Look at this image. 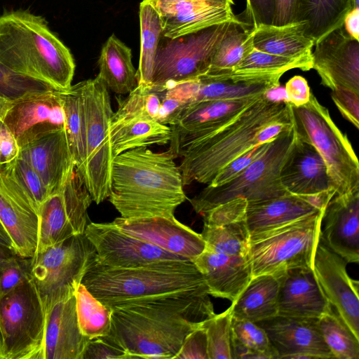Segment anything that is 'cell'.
Returning <instances> with one entry per match:
<instances>
[{
    "label": "cell",
    "mask_w": 359,
    "mask_h": 359,
    "mask_svg": "<svg viewBox=\"0 0 359 359\" xmlns=\"http://www.w3.org/2000/svg\"><path fill=\"white\" fill-rule=\"evenodd\" d=\"M257 323L266 331L276 359L334 358L323 338L318 318L277 315Z\"/></svg>",
    "instance_id": "obj_21"
},
{
    "label": "cell",
    "mask_w": 359,
    "mask_h": 359,
    "mask_svg": "<svg viewBox=\"0 0 359 359\" xmlns=\"http://www.w3.org/2000/svg\"><path fill=\"white\" fill-rule=\"evenodd\" d=\"M187 104H188L180 100L165 95L163 91L156 121L163 125L172 126Z\"/></svg>",
    "instance_id": "obj_57"
},
{
    "label": "cell",
    "mask_w": 359,
    "mask_h": 359,
    "mask_svg": "<svg viewBox=\"0 0 359 359\" xmlns=\"http://www.w3.org/2000/svg\"><path fill=\"white\" fill-rule=\"evenodd\" d=\"M165 1H218V2H224L231 4V6L234 4L233 0H165Z\"/></svg>",
    "instance_id": "obj_63"
},
{
    "label": "cell",
    "mask_w": 359,
    "mask_h": 359,
    "mask_svg": "<svg viewBox=\"0 0 359 359\" xmlns=\"http://www.w3.org/2000/svg\"><path fill=\"white\" fill-rule=\"evenodd\" d=\"M92 202L75 165L62 187L49 196L39 208L35 254L69 238L84 234L88 224V209Z\"/></svg>",
    "instance_id": "obj_13"
},
{
    "label": "cell",
    "mask_w": 359,
    "mask_h": 359,
    "mask_svg": "<svg viewBox=\"0 0 359 359\" xmlns=\"http://www.w3.org/2000/svg\"><path fill=\"white\" fill-rule=\"evenodd\" d=\"M61 91L32 93L12 100L2 121L20 147L48 133L65 129Z\"/></svg>",
    "instance_id": "obj_15"
},
{
    "label": "cell",
    "mask_w": 359,
    "mask_h": 359,
    "mask_svg": "<svg viewBox=\"0 0 359 359\" xmlns=\"http://www.w3.org/2000/svg\"><path fill=\"white\" fill-rule=\"evenodd\" d=\"M291 104L266 93L246 107L214 134L182 149L179 168L183 184H209L226 165L251 147L262 144V130L280 121L291 120Z\"/></svg>",
    "instance_id": "obj_4"
},
{
    "label": "cell",
    "mask_w": 359,
    "mask_h": 359,
    "mask_svg": "<svg viewBox=\"0 0 359 359\" xmlns=\"http://www.w3.org/2000/svg\"><path fill=\"white\" fill-rule=\"evenodd\" d=\"M0 243L14 249L12 240L5 230L4 227L0 222ZM15 250V249H14Z\"/></svg>",
    "instance_id": "obj_61"
},
{
    "label": "cell",
    "mask_w": 359,
    "mask_h": 359,
    "mask_svg": "<svg viewBox=\"0 0 359 359\" xmlns=\"http://www.w3.org/2000/svg\"><path fill=\"white\" fill-rule=\"evenodd\" d=\"M157 11L162 34L175 38L236 18L231 5L212 1L147 0Z\"/></svg>",
    "instance_id": "obj_24"
},
{
    "label": "cell",
    "mask_w": 359,
    "mask_h": 359,
    "mask_svg": "<svg viewBox=\"0 0 359 359\" xmlns=\"http://www.w3.org/2000/svg\"><path fill=\"white\" fill-rule=\"evenodd\" d=\"M18 255L13 248H9L0 243V262Z\"/></svg>",
    "instance_id": "obj_60"
},
{
    "label": "cell",
    "mask_w": 359,
    "mask_h": 359,
    "mask_svg": "<svg viewBox=\"0 0 359 359\" xmlns=\"http://www.w3.org/2000/svg\"><path fill=\"white\" fill-rule=\"evenodd\" d=\"M355 8L359 7V0H353Z\"/></svg>",
    "instance_id": "obj_64"
},
{
    "label": "cell",
    "mask_w": 359,
    "mask_h": 359,
    "mask_svg": "<svg viewBox=\"0 0 359 359\" xmlns=\"http://www.w3.org/2000/svg\"><path fill=\"white\" fill-rule=\"evenodd\" d=\"M162 92L137 86L124 99H117L118 109L111 120L126 117L144 116L156 121Z\"/></svg>",
    "instance_id": "obj_44"
},
{
    "label": "cell",
    "mask_w": 359,
    "mask_h": 359,
    "mask_svg": "<svg viewBox=\"0 0 359 359\" xmlns=\"http://www.w3.org/2000/svg\"><path fill=\"white\" fill-rule=\"evenodd\" d=\"M84 235L95 249L96 260L110 267L134 268L166 261L189 260L130 236L111 222H90Z\"/></svg>",
    "instance_id": "obj_14"
},
{
    "label": "cell",
    "mask_w": 359,
    "mask_h": 359,
    "mask_svg": "<svg viewBox=\"0 0 359 359\" xmlns=\"http://www.w3.org/2000/svg\"><path fill=\"white\" fill-rule=\"evenodd\" d=\"M74 296L81 334L89 340L109 334L111 309L97 299L81 282L76 285Z\"/></svg>",
    "instance_id": "obj_38"
},
{
    "label": "cell",
    "mask_w": 359,
    "mask_h": 359,
    "mask_svg": "<svg viewBox=\"0 0 359 359\" xmlns=\"http://www.w3.org/2000/svg\"><path fill=\"white\" fill-rule=\"evenodd\" d=\"M81 283L109 308L165 294L209 293L202 274L190 260L166 261L134 268H114L100 264L95 257Z\"/></svg>",
    "instance_id": "obj_5"
},
{
    "label": "cell",
    "mask_w": 359,
    "mask_h": 359,
    "mask_svg": "<svg viewBox=\"0 0 359 359\" xmlns=\"http://www.w3.org/2000/svg\"><path fill=\"white\" fill-rule=\"evenodd\" d=\"M354 8L353 0H299L296 22H305V34L315 44L342 25L346 14Z\"/></svg>",
    "instance_id": "obj_35"
},
{
    "label": "cell",
    "mask_w": 359,
    "mask_h": 359,
    "mask_svg": "<svg viewBox=\"0 0 359 359\" xmlns=\"http://www.w3.org/2000/svg\"><path fill=\"white\" fill-rule=\"evenodd\" d=\"M323 338L334 358L359 359V339L331 306L318 318Z\"/></svg>",
    "instance_id": "obj_39"
},
{
    "label": "cell",
    "mask_w": 359,
    "mask_h": 359,
    "mask_svg": "<svg viewBox=\"0 0 359 359\" xmlns=\"http://www.w3.org/2000/svg\"><path fill=\"white\" fill-rule=\"evenodd\" d=\"M20 147L16 138L3 121H0V167L18 158Z\"/></svg>",
    "instance_id": "obj_55"
},
{
    "label": "cell",
    "mask_w": 359,
    "mask_h": 359,
    "mask_svg": "<svg viewBox=\"0 0 359 359\" xmlns=\"http://www.w3.org/2000/svg\"><path fill=\"white\" fill-rule=\"evenodd\" d=\"M253 47L260 51L289 58L312 60L313 41L305 34V22L284 25L252 27Z\"/></svg>",
    "instance_id": "obj_31"
},
{
    "label": "cell",
    "mask_w": 359,
    "mask_h": 359,
    "mask_svg": "<svg viewBox=\"0 0 359 359\" xmlns=\"http://www.w3.org/2000/svg\"><path fill=\"white\" fill-rule=\"evenodd\" d=\"M0 63L60 90L71 87L75 71L69 49L46 21L22 10L0 15Z\"/></svg>",
    "instance_id": "obj_3"
},
{
    "label": "cell",
    "mask_w": 359,
    "mask_h": 359,
    "mask_svg": "<svg viewBox=\"0 0 359 359\" xmlns=\"http://www.w3.org/2000/svg\"><path fill=\"white\" fill-rule=\"evenodd\" d=\"M45 319L32 278L0 297V359H42Z\"/></svg>",
    "instance_id": "obj_10"
},
{
    "label": "cell",
    "mask_w": 359,
    "mask_h": 359,
    "mask_svg": "<svg viewBox=\"0 0 359 359\" xmlns=\"http://www.w3.org/2000/svg\"><path fill=\"white\" fill-rule=\"evenodd\" d=\"M271 142L254 146L237 156L221 169L208 185H221L236 177L264 154L271 145Z\"/></svg>",
    "instance_id": "obj_50"
},
{
    "label": "cell",
    "mask_w": 359,
    "mask_h": 359,
    "mask_svg": "<svg viewBox=\"0 0 359 359\" xmlns=\"http://www.w3.org/2000/svg\"><path fill=\"white\" fill-rule=\"evenodd\" d=\"M320 238L348 263L359 262V189L335 194L327 203Z\"/></svg>",
    "instance_id": "obj_25"
},
{
    "label": "cell",
    "mask_w": 359,
    "mask_h": 359,
    "mask_svg": "<svg viewBox=\"0 0 359 359\" xmlns=\"http://www.w3.org/2000/svg\"><path fill=\"white\" fill-rule=\"evenodd\" d=\"M312 69L321 83L331 90L344 87L359 93V41L351 36L344 24L314 44Z\"/></svg>",
    "instance_id": "obj_20"
},
{
    "label": "cell",
    "mask_w": 359,
    "mask_h": 359,
    "mask_svg": "<svg viewBox=\"0 0 359 359\" xmlns=\"http://www.w3.org/2000/svg\"><path fill=\"white\" fill-rule=\"evenodd\" d=\"M18 158L36 172L50 196L62 187L76 165L65 129L44 135L21 147Z\"/></svg>",
    "instance_id": "obj_26"
},
{
    "label": "cell",
    "mask_w": 359,
    "mask_h": 359,
    "mask_svg": "<svg viewBox=\"0 0 359 359\" xmlns=\"http://www.w3.org/2000/svg\"><path fill=\"white\" fill-rule=\"evenodd\" d=\"M130 359L128 353L110 334L88 340L83 359Z\"/></svg>",
    "instance_id": "obj_51"
},
{
    "label": "cell",
    "mask_w": 359,
    "mask_h": 359,
    "mask_svg": "<svg viewBox=\"0 0 359 359\" xmlns=\"http://www.w3.org/2000/svg\"><path fill=\"white\" fill-rule=\"evenodd\" d=\"M83 114V158L77 168L93 202L109 195L112 152L109 126L114 114L108 88L97 76L81 81Z\"/></svg>",
    "instance_id": "obj_6"
},
{
    "label": "cell",
    "mask_w": 359,
    "mask_h": 359,
    "mask_svg": "<svg viewBox=\"0 0 359 359\" xmlns=\"http://www.w3.org/2000/svg\"><path fill=\"white\" fill-rule=\"evenodd\" d=\"M242 15L244 17L241 21L252 27L262 24L273 25L275 0H246L245 9Z\"/></svg>",
    "instance_id": "obj_54"
},
{
    "label": "cell",
    "mask_w": 359,
    "mask_h": 359,
    "mask_svg": "<svg viewBox=\"0 0 359 359\" xmlns=\"http://www.w3.org/2000/svg\"><path fill=\"white\" fill-rule=\"evenodd\" d=\"M331 97L341 114L359 128V93L344 87L332 90Z\"/></svg>",
    "instance_id": "obj_52"
},
{
    "label": "cell",
    "mask_w": 359,
    "mask_h": 359,
    "mask_svg": "<svg viewBox=\"0 0 359 359\" xmlns=\"http://www.w3.org/2000/svg\"><path fill=\"white\" fill-rule=\"evenodd\" d=\"M11 165L18 183L38 212L40 205L50 196L47 188L36 172L23 159L18 158Z\"/></svg>",
    "instance_id": "obj_47"
},
{
    "label": "cell",
    "mask_w": 359,
    "mask_h": 359,
    "mask_svg": "<svg viewBox=\"0 0 359 359\" xmlns=\"http://www.w3.org/2000/svg\"><path fill=\"white\" fill-rule=\"evenodd\" d=\"M201 234L212 251L248 257L250 233L245 220L222 226L203 224Z\"/></svg>",
    "instance_id": "obj_41"
},
{
    "label": "cell",
    "mask_w": 359,
    "mask_h": 359,
    "mask_svg": "<svg viewBox=\"0 0 359 359\" xmlns=\"http://www.w3.org/2000/svg\"><path fill=\"white\" fill-rule=\"evenodd\" d=\"M31 258L15 255L0 262V297L31 279Z\"/></svg>",
    "instance_id": "obj_48"
},
{
    "label": "cell",
    "mask_w": 359,
    "mask_h": 359,
    "mask_svg": "<svg viewBox=\"0 0 359 359\" xmlns=\"http://www.w3.org/2000/svg\"><path fill=\"white\" fill-rule=\"evenodd\" d=\"M276 277L279 281L278 315L318 318L330 309L312 268L292 269Z\"/></svg>",
    "instance_id": "obj_28"
},
{
    "label": "cell",
    "mask_w": 359,
    "mask_h": 359,
    "mask_svg": "<svg viewBox=\"0 0 359 359\" xmlns=\"http://www.w3.org/2000/svg\"><path fill=\"white\" fill-rule=\"evenodd\" d=\"M253 48L252 26L236 18L230 22L219 41L205 74L231 73Z\"/></svg>",
    "instance_id": "obj_36"
},
{
    "label": "cell",
    "mask_w": 359,
    "mask_h": 359,
    "mask_svg": "<svg viewBox=\"0 0 359 359\" xmlns=\"http://www.w3.org/2000/svg\"><path fill=\"white\" fill-rule=\"evenodd\" d=\"M11 101L0 95V121H2Z\"/></svg>",
    "instance_id": "obj_62"
},
{
    "label": "cell",
    "mask_w": 359,
    "mask_h": 359,
    "mask_svg": "<svg viewBox=\"0 0 359 359\" xmlns=\"http://www.w3.org/2000/svg\"><path fill=\"white\" fill-rule=\"evenodd\" d=\"M65 113V130L69 150L76 167L83 158V114L81 82L61 91Z\"/></svg>",
    "instance_id": "obj_40"
},
{
    "label": "cell",
    "mask_w": 359,
    "mask_h": 359,
    "mask_svg": "<svg viewBox=\"0 0 359 359\" xmlns=\"http://www.w3.org/2000/svg\"><path fill=\"white\" fill-rule=\"evenodd\" d=\"M264 95L187 104L175 124L170 126L172 133L170 149L177 157L182 149L219 130Z\"/></svg>",
    "instance_id": "obj_18"
},
{
    "label": "cell",
    "mask_w": 359,
    "mask_h": 359,
    "mask_svg": "<svg viewBox=\"0 0 359 359\" xmlns=\"http://www.w3.org/2000/svg\"><path fill=\"white\" fill-rule=\"evenodd\" d=\"M208 292H184L111 306L110 334L130 359H174L186 337L215 313Z\"/></svg>",
    "instance_id": "obj_1"
},
{
    "label": "cell",
    "mask_w": 359,
    "mask_h": 359,
    "mask_svg": "<svg viewBox=\"0 0 359 359\" xmlns=\"http://www.w3.org/2000/svg\"><path fill=\"white\" fill-rule=\"evenodd\" d=\"M293 127L297 137L310 143L326 163L335 194L359 189V164L347 136L335 125L328 109L311 94L299 107L291 104Z\"/></svg>",
    "instance_id": "obj_8"
},
{
    "label": "cell",
    "mask_w": 359,
    "mask_h": 359,
    "mask_svg": "<svg viewBox=\"0 0 359 359\" xmlns=\"http://www.w3.org/2000/svg\"><path fill=\"white\" fill-rule=\"evenodd\" d=\"M279 281L271 274L252 276L232 302V318L259 322L278 315Z\"/></svg>",
    "instance_id": "obj_33"
},
{
    "label": "cell",
    "mask_w": 359,
    "mask_h": 359,
    "mask_svg": "<svg viewBox=\"0 0 359 359\" xmlns=\"http://www.w3.org/2000/svg\"><path fill=\"white\" fill-rule=\"evenodd\" d=\"M231 337L248 349L262 355L266 359H276V353L266 331L257 323L232 318Z\"/></svg>",
    "instance_id": "obj_45"
},
{
    "label": "cell",
    "mask_w": 359,
    "mask_h": 359,
    "mask_svg": "<svg viewBox=\"0 0 359 359\" xmlns=\"http://www.w3.org/2000/svg\"><path fill=\"white\" fill-rule=\"evenodd\" d=\"M324 211L250 235L248 257L252 276L300 267L313 269Z\"/></svg>",
    "instance_id": "obj_7"
},
{
    "label": "cell",
    "mask_w": 359,
    "mask_h": 359,
    "mask_svg": "<svg viewBox=\"0 0 359 359\" xmlns=\"http://www.w3.org/2000/svg\"><path fill=\"white\" fill-rule=\"evenodd\" d=\"M281 74H203L175 83L164 90L167 96L187 104L212 100H229L264 95L280 86Z\"/></svg>",
    "instance_id": "obj_16"
},
{
    "label": "cell",
    "mask_w": 359,
    "mask_h": 359,
    "mask_svg": "<svg viewBox=\"0 0 359 359\" xmlns=\"http://www.w3.org/2000/svg\"><path fill=\"white\" fill-rule=\"evenodd\" d=\"M99 78L116 94H128L137 86V73L132 62L131 50L115 35L103 45L98 60Z\"/></svg>",
    "instance_id": "obj_34"
},
{
    "label": "cell",
    "mask_w": 359,
    "mask_h": 359,
    "mask_svg": "<svg viewBox=\"0 0 359 359\" xmlns=\"http://www.w3.org/2000/svg\"><path fill=\"white\" fill-rule=\"evenodd\" d=\"M347 264L320 236L313 262V273L328 302L359 339V283L348 276Z\"/></svg>",
    "instance_id": "obj_19"
},
{
    "label": "cell",
    "mask_w": 359,
    "mask_h": 359,
    "mask_svg": "<svg viewBox=\"0 0 359 359\" xmlns=\"http://www.w3.org/2000/svg\"><path fill=\"white\" fill-rule=\"evenodd\" d=\"M175 358L209 359L207 337L203 324L186 337Z\"/></svg>",
    "instance_id": "obj_53"
},
{
    "label": "cell",
    "mask_w": 359,
    "mask_h": 359,
    "mask_svg": "<svg viewBox=\"0 0 359 359\" xmlns=\"http://www.w3.org/2000/svg\"><path fill=\"white\" fill-rule=\"evenodd\" d=\"M320 211L306 197L287 194L248 203L245 222L250 235Z\"/></svg>",
    "instance_id": "obj_30"
},
{
    "label": "cell",
    "mask_w": 359,
    "mask_h": 359,
    "mask_svg": "<svg viewBox=\"0 0 359 359\" xmlns=\"http://www.w3.org/2000/svg\"><path fill=\"white\" fill-rule=\"evenodd\" d=\"M192 262L202 274L210 295L231 302L252 278L248 257L219 253L205 247Z\"/></svg>",
    "instance_id": "obj_29"
},
{
    "label": "cell",
    "mask_w": 359,
    "mask_h": 359,
    "mask_svg": "<svg viewBox=\"0 0 359 359\" xmlns=\"http://www.w3.org/2000/svg\"><path fill=\"white\" fill-rule=\"evenodd\" d=\"M280 179L291 194L314 196L328 191L335 194L323 157L313 145L297 135L283 165Z\"/></svg>",
    "instance_id": "obj_27"
},
{
    "label": "cell",
    "mask_w": 359,
    "mask_h": 359,
    "mask_svg": "<svg viewBox=\"0 0 359 359\" xmlns=\"http://www.w3.org/2000/svg\"><path fill=\"white\" fill-rule=\"evenodd\" d=\"M231 305L203 323L207 337L209 359H233L231 349Z\"/></svg>",
    "instance_id": "obj_43"
},
{
    "label": "cell",
    "mask_w": 359,
    "mask_h": 359,
    "mask_svg": "<svg viewBox=\"0 0 359 359\" xmlns=\"http://www.w3.org/2000/svg\"><path fill=\"white\" fill-rule=\"evenodd\" d=\"M248 201L236 198L221 203L203 213V224L222 226L245 220Z\"/></svg>",
    "instance_id": "obj_49"
},
{
    "label": "cell",
    "mask_w": 359,
    "mask_h": 359,
    "mask_svg": "<svg viewBox=\"0 0 359 359\" xmlns=\"http://www.w3.org/2000/svg\"><path fill=\"white\" fill-rule=\"evenodd\" d=\"M0 222L16 253L32 258L38 245V212L18 183L11 164L0 167Z\"/></svg>",
    "instance_id": "obj_17"
},
{
    "label": "cell",
    "mask_w": 359,
    "mask_h": 359,
    "mask_svg": "<svg viewBox=\"0 0 359 359\" xmlns=\"http://www.w3.org/2000/svg\"><path fill=\"white\" fill-rule=\"evenodd\" d=\"M344 27L351 36L359 41V7L353 8L346 14Z\"/></svg>",
    "instance_id": "obj_59"
},
{
    "label": "cell",
    "mask_w": 359,
    "mask_h": 359,
    "mask_svg": "<svg viewBox=\"0 0 359 359\" xmlns=\"http://www.w3.org/2000/svg\"><path fill=\"white\" fill-rule=\"evenodd\" d=\"M171 149L147 147L127 150L112 162L109 201L127 219L175 216L187 196L181 171Z\"/></svg>",
    "instance_id": "obj_2"
},
{
    "label": "cell",
    "mask_w": 359,
    "mask_h": 359,
    "mask_svg": "<svg viewBox=\"0 0 359 359\" xmlns=\"http://www.w3.org/2000/svg\"><path fill=\"white\" fill-rule=\"evenodd\" d=\"M52 89L56 88L43 81L16 73L0 63L1 96L14 100L27 94Z\"/></svg>",
    "instance_id": "obj_46"
},
{
    "label": "cell",
    "mask_w": 359,
    "mask_h": 359,
    "mask_svg": "<svg viewBox=\"0 0 359 359\" xmlns=\"http://www.w3.org/2000/svg\"><path fill=\"white\" fill-rule=\"evenodd\" d=\"M140 57L137 86L150 88L156 52L162 34L161 20L157 11L147 0L140 5Z\"/></svg>",
    "instance_id": "obj_37"
},
{
    "label": "cell",
    "mask_w": 359,
    "mask_h": 359,
    "mask_svg": "<svg viewBox=\"0 0 359 359\" xmlns=\"http://www.w3.org/2000/svg\"><path fill=\"white\" fill-rule=\"evenodd\" d=\"M284 89L287 102L295 107L306 104L311 94L307 81L299 75L292 77L286 83Z\"/></svg>",
    "instance_id": "obj_56"
},
{
    "label": "cell",
    "mask_w": 359,
    "mask_h": 359,
    "mask_svg": "<svg viewBox=\"0 0 359 359\" xmlns=\"http://www.w3.org/2000/svg\"><path fill=\"white\" fill-rule=\"evenodd\" d=\"M299 0H275L273 25L280 26L297 20Z\"/></svg>",
    "instance_id": "obj_58"
},
{
    "label": "cell",
    "mask_w": 359,
    "mask_h": 359,
    "mask_svg": "<svg viewBox=\"0 0 359 359\" xmlns=\"http://www.w3.org/2000/svg\"><path fill=\"white\" fill-rule=\"evenodd\" d=\"M111 222L130 236L191 261L206 247L201 233L181 223L175 216L140 219L118 217Z\"/></svg>",
    "instance_id": "obj_22"
},
{
    "label": "cell",
    "mask_w": 359,
    "mask_h": 359,
    "mask_svg": "<svg viewBox=\"0 0 359 359\" xmlns=\"http://www.w3.org/2000/svg\"><path fill=\"white\" fill-rule=\"evenodd\" d=\"M42 304L45 319L42 359H83L89 339L79 327L74 290Z\"/></svg>",
    "instance_id": "obj_23"
},
{
    "label": "cell",
    "mask_w": 359,
    "mask_h": 359,
    "mask_svg": "<svg viewBox=\"0 0 359 359\" xmlns=\"http://www.w3.org/2000/svg\"><path fill=\"white\" fill-rule=\"evenodd\" d=\"M95 257L84 234L74 236L31 258L30 275L42 304L74 291Z\"/></svg>",
    "instance_id": "obj_12"
},
{
    "label": "cell",
    "mask_w": 359,
    "mask_h": 359,
    "mask_svg": "<svg viewBox=\"0 0 359 359\" xmlns=\"http://www.w3.org/2000/svg\"><path fill=\"white\" fill-rule=\"evenodd\" d=\"M230 22L175 38L161 34L155 55L150 88L162 92L175 83L205 74Z\"/></svg>",
    "instance_id": "obj_11"
},
{
    "label": "cell",
    "mask_w": 359,
    "mask_h": 359,
    "mask_svg": "<svg viewBox=\"0 0 359 359\" xmlns=\"http://www.w3.org/2000/svg\"><path fill=\"white\" fill-rule=\"evenodd\" d=\"M171 128L144 116L111 120L110 143L116 156L127 150L151 145H165L172 138Z\"/></svg>",
    "instance_id": "obj_32"
},
{
    "label": "cell",
    "mask_w": 359,
    "mask_h": 359,
    "mask_svg": "<svg viewBox=\"0 0 359 359\" xmlns=\"http://www.w3.org/2000/svg\"><path fill=\"white\" fill-rule=\"evenodd\" d=\"M296 137L292 125L271 142L264 154L236 177L221 185L208 184L189 200L195 212L202 215L214 207L236 198L253 203L290 194L281 184L280 172Z\"/></svg>",
    "instance_id": "obj_9"
},
{
    "label": "cell",
    "mask_w": 359,
    "mask_h": 359,
    "mask_svg": "<svg viewBox=\"0 0 359 359\" xmlns=\"http://www.w3.org/2000/svg\"><path fill=\"white\" fill-rule=\"evenodd\" d=\"M293 69L309 71L312 69V60L285 57L262 52L254 48L231 73L283 75Z\"/></svg>",
    "instance_id": "obj_42"
}]
</instances>
